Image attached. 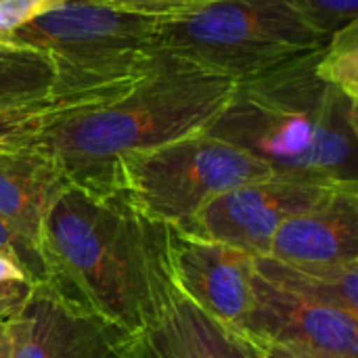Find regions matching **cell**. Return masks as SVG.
Instances as JSON below:
<instances>
[{"instance_id": "6da1fadb", "label": "cell", "mask_w": 358, "mask_h": 358, "mask_svg": "<svg viewBox=\"0 0 358 358\" xmlns=\"http://www.w3.org/2000/svg\"><path fill=\"white\" fill-rule=\"evenodd\" d=\"M168 233L170 227L145 216L120 189L99 193L65 182L40 231L48 285L132 336L176 292Z\"/></svg>"}, {"instance_id": "7a4b0ae2", "label": "cell", "mask_w": 358, "mask_h": 358, "mask_svg": "<svg viewBox=\"0 0 358 358\" xmlns=\"http://www.w3.org/2000/svg\"><path fill=\"white\" fill-rule=\"evenodd\" d=\"M319 50L235 82L206 132L264 162L277 178L358 187V101L317 76Z\"/></svg>"}, {"instance_id": "3957f363", "label": "cell", "mask_w": 358, "mask_h": 358, "mask_svg": "<svg viewBox=\"0 0 358 358\" xmlns=\"http://www.w3.org/2000/svg\"><path fill=\"white\" fill-rule=\"evenodd\" d=\"M233 88V80L159 50L130 90L101 105L59 113L36 141L52 153L67 182L99 193L117 191V164L126 155L208 130Z\"/></svg>"}, {"instance_id": "277c9868", "label": "cell", "mask_w": 358, "mask_h": 358, "mask_svg": "<svg viewBox=\"0 0 358 358\" xmlns=\"http://www.w3.org/2000/svg\"><path fill=\"white\" fill-rule=\"evenodd\" d=\"M8 46L44 55L52 101L80 109L124 94L153 67L157 19L99 0H65L15 31Z\"/></svg>"}, {"instance_id": "5b68a950", "label": "cell", "mask_w": 358, "mask_h": 358, "mask_svg": "<svg viewBox=\"0 0 358 358\" xmlns=\"http://www.w3.org/2000/svg\"><path fill=\"white\" fill-rule=\"evenodd\" d=\"M292 0H218L157 19V44L203 71L241 82L323 48Z\"/></svg>"}, {"instance_id": "8992f818", "label": "cell", "mask_w": 358, "mask_h": 358, "mask_svg": "<svg viewBox=\"0 0 358 358\" xmlns=\"http://www.w3.org/2000/svg\"><path fill=\"white\" fill-rule=\"evenodd\" d=\"M273 176L264 162L203 130L126 155L117 164L115 189L145 216L185 229L218 195Z\"/></svg>"}, {"instance_id": "52a82bcc", "label": "cell", "mask_w": 358, "mask_h": 358, "mask_svg": "<svg viewBox=\"0 0 358 358\" xmlns=\"http://www.w3.org/2000/svg\"><path fill=\"white\" fill-rule=\"evenodd\" d=\"M340 189L358 187H327L277 176L248 182L212 199L178 231L220 241L254 258H262L268 256L271 241L283 222L323 203Z\"/></svg>"}, {"instance_id": "ba28073f", "label": "cell", "mask_w": 358, "mask_h": 358, "mask_svg": "<svg viewBox=\"0 0 358 358\" xmlns=\"http://www.w3.org/2000/svg\"><path fill=\"white\" fill-rule=\"evenodd\" d=\"M243 334L258 346H296L358 358V315L306 296L256 266Z\"/></svg>"}, {"instance_id": "9c48e42d", "label": "cell", "mask_w": 358, "mask_h": 358, "mask_svg": "<svg viewBox=\"0 0 358 358\" xmlns=\"http://www.w3.org/2000/svg\"><path fill=\"white\" fill-rule=\"evenodd\" d=\"M168 262L172 283L182 298L218 323L243 334L256 273L252 254L170 227Z\"/></svg>"}, {"instance_id": "30bf717a", "label": "cell", "mask_w": 358, "mask_h": 358, "mask_svg": "<svg viewBox=\"0 0 358 358\" xmlns=\"http://www.w3.org/2000/svg\"><path fill=\"white\" fill-rule=\"evenodd\" d=\"M13 358H120L126 334L65 300L48 283L36 285L8 321Z\"/></svg>"}, {"instance_id": "8fae6325", "label": "cell", "mask_w": 358, "mask_h": 358, "mask_svg": "<svg viewBox=\"0 0 358 358\" xmlns=\"http://www.w3.org/2000/svg\"><path fill=\"white\" fill-rule=\"evenodd\" d=\"M120 358H264V348L174 292L147 327L126 336Z\"/></svg>"}, {"instance_id": "7c38bea8", "label": "cell", "mask_w": 358, "mask_h": 358, "mask_svg": "<svg viewBox=\"0 0 358 358\" xmlns=\"http://www.w3.org/2000/svg\"><path fill=\"white\" fill-rule=\"evenodd\" d=\"M268 258L289 266L358 262V189H340L283 222L271 241Z\"/></svg>"}, {"instance_id": "4fadbf2b", "label": "cell", "mask_w": 358, "mask_h": 358, "mask_svg": "<svg viewBox=\"0 0 358 358\" xmlns=\"http://www.w3.org/2000/svg\"><path fill=\"white\" fill-rule=\"evenodd\" d=\"M65 182L57 159L36 136L0 147V220L40 248L46 210Z\"/></svg>"}, {"instance_id": "5bb4252c", "label": "cell", "mask_w": 358, "mask_h": 358, "mask_svg": "<svg viewBox=\"0 0 358 358\" xmlns=\"http://www.w3.org/2000/svg\"><path fill=\"white\" fill-rule=\"evenodd\" d=\"M256 266L306 296L358 315V262L336 266H289L262 256L256 258Z\"/></svg>"}, {"instance_id": "9a60e30c", "label": "cell", "mask_w": 358, "mask_h": 358, "mask_svg": "<svg viewBox=\"0 0 358 358\" xmlns=\"http://www.w3.org/2000/svg\"><path fill=\"white\" fill-rule=\"evenodd\" d=\"M52 101V67L36 50L10 46L0 52V107Z\"/></svg>"}, {"instance_id": "2e32d148", "label": "cell", "mask_w": 358, "mask_h": 358, "mask_svg": "<svg viewBox=\"0 0 358 358\" xmlns=\"http://www.w3.org/2000/svg\"><path fill=\"white\" fill-rule=\"evenodd\" d=\"M315 71L323 82L358 101V21L327 38L317 52Z\"/></svg>"}, {"instance_id": "e0dca14e", "label": "cell", "mask_w": 358, "mask_h": 358, "mask_svg": "<svg viewBox=\"0 0 358 358\" xmlns=\"http://www.w3.org/2000/svg\"><path fill=\"white\" fill-rule=\"evenodd\" d=\"M63 111H69V107L61 103L0 107V147L34 138Z\"/></svg>"}, {"instance_id": "ac0fdd59", "label": "cell", "mask_w": 358, "mask_h": 358, "mask_svg": "<svg viewBox=\"0 0 358 358\" xmlns=\"http://www.w3.org/2000/svg\"><path fill=\"white\" fill-rule=\"evenodd\" d=\"M300 15L325 38L358 21V0H292Z\"/></svg>"}, {"instance_id": "d6986e66", "label": "cell", "mask_w": 358, "mask_h": 358, "mask_svg": "<svg viewBox=\"0 0 358 358\" xmlns=\"http://www.w3.org/2000/svg\"><path fill=\"white\" fill-rule=\"evenodd\" d=\"M0 254L15 262L31 285L48 283V273L40 248L34 245L29 239L19 235L13 227L0 220Z\"/></svg>"}, {"instance_id": "ffe728a7", "label": "cell", "mask_w": 358, "mask_h": 358, "mask_svg": "<svg viewBox=\"0 0 358 358\" xmlns=\"http://www.w3.org/2000/svg\"><path fill=\"white\" fill-rule=\"evenodd\" d=\"M65 0H0V46H8L15 31Z\"/></svg>"}, {"instance_id": "44dd1931", "label": "cell", "mask_w": 358, "mask_h": 358, "mask_svg": "<svg viewBox=\"0 0 358 358\" xmlns=\"http://www.w3.org/2000/svg\"><path fill=\"white\" fill-rule=\"evenodd\" d=\"M99 2L162 19V17H174V15H182V13H193L197 8L208 6L218 0H99Z\"/></svg>"}, {"instance_id": "7402d4cb", "label": "cell", "mask_w": 358, "mask_h": 358, "mask_svg": "<svg viewBox=\"0 0 358 358\" xmlns=\"http://www.w3.org/2000/svg\"><path fill=\"white\" fill-rule=\"evenodd\" d=\"M36 285L27 281H4L0 283V323L8 321L27 302Z\"/></svg>"}, {"instance_id": "603a6c76", "label": "cell", "mask_w": 358, "mask_h": 358, "mask_svg": "<svg viewBox=\"0 0 358 358\" xmlns=\"http://www.w3.org/2000/svg\"><path fill=\"white\" fill-rule=\"evenodd\" d=\"M264 358H344L296 346H264Z\"/></svg>"}, {"instance_id": "cb8c5ba5", "label": "cell", "mask_w": 358, "mask_h": 358, "mask_svg": "<svg viewBox=\"0 0 358 358\" xmlns=\"http://www.w3.org/2000/svg\"><path fill=\"white\" fill-rule=\"evenodd\" d=\"M4 281H27V277L15 262H10L6 256L0 254V283H4Z\"/></svg>"}, {"instance_id": "d4e9b609", "label": "cell", "mask_w": 358, "mask_h": 358, "mask_svg": "<svg viewBox=\"0 0 358 358\" xmlns=\"http://www.w3.org/2000/svg\"><path fill=\"white\" fill-rule=\"evenodd\" d=\"M0 358H13V342L6 321L0 323Z\"/></svg>"}, {"instance_id": "484cf974", "label": "cell", "mask_w": 358, "mask_h": 358, "mask_svg": "<svg viewBox=\"0 0 358 358\" xmlns=\"http://www.w3.org/2000/svg\"><path fill=\"white\" fill-rule=\"evenodd\" d=\"M6 48H10V46H0V52H2V50H6Z\"/></svg>"}]
</instances>
